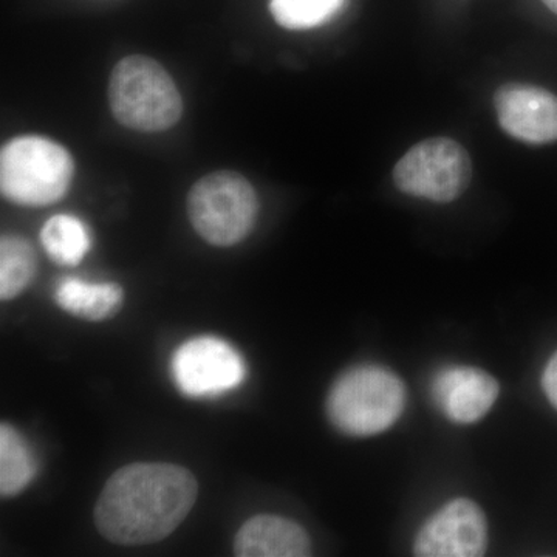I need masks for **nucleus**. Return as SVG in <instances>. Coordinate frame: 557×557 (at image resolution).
Listing matches in <instances>:
<instances>
[{
	"mask_svg": "<svg viewBox=\"0 0 557 557\" xmlns=\"http://www.w3.org/2000/svg\"><path fill=\"white\" fill-rule=\"evenodd\" d=\"M486 548L487 523L482 508L469 498H456L421 527L413 553L421 557H479Z\"/></svg>",
	"mask_w": 557,
	"mask_h": 557,
	"instance_id": "nucleus-8",
	"label": "nucleus"
},
{
	"mask_svg": "<svg viewBox=\"0 0 557 557\" xmlns=\"http://www.w3.org/2000/svg\"><path fill=\"white\" fill-rule=\"evenodd\" d=\"M75 163L67 149L46 137L11 139L0 153L2 196L20 207L42 208L67 194Z\"/></svg>",
	"mask_w": 557,
	"mask_h": 557,
	"instance_id": "nucleus-4",
	"label": "nucleus"
},
{
	"mask_svg": "<svg viewBox=\"0 0 557 557\" xmlns=\"http://www.w3.org/2000/svg\"><path fill=\"white\" fill-rule=\"evenodd\" d=\"M40 244L54 263L75 267L91 247L89 228L75 215H54L40 230Z\"/></svg>",
	"mask_w": 557,
	"mask_h": 557,
	"instance_id": "nucleus-13",
	"label": "nucleus"
},
{
	"mask_svg": "<svg viewBox=\"0 0 557 557\" xmlns=\"http://www.w3.org/2000/svg\"><path fill=\"white\" fill-rule=\"evenodd\" d=\"M123 288L116 284H90L69 277L58 284L54 300L60 309L86 321H104L123 306Z\"/></svg>",
	"mask_w": 557,
	"mask_h": 557,
	"instance_id": "nucleus-12",
	"label": "nucleus"
},
{
	"mask_svg": "<svg viewBox=\"0 0 557 557\" xmlns=\"http://www.w3.org/2000/svg\"><path fill=\"white\" fill-rule=\"evenodd\" d=\"M472 177L469 153L449 138H431L409 149L394 170V182L401 193L449 203L468 189Z\"/></svg>",
	"mask_w": 557,
	"mask_h": 557,
	"instance_id": "nucleus-6",
	"label": "nucleus"
},
{
	"mask_svg": "<svg viewBox=\"0 0 557 557\" xmlns=\"http://www.w3.org/2000/svg\"><path fill=\"white\" fill-rule=\"evenodd\" d=\"M498 124L509 137L527 145L557 141V97L531 84H505L494 95Z\"/></svg>",
	"mask_w": 557,
	"mask_h": 557,
	"instance_id": "nucleus-9",
	"label": "nucleus"
},
{
	"mask_svg": "<svg viewBox=\"0 0 557 557\" xmlns=\"http://www.w3.org/2000/svg\"><path fill=\"white\" fill-rule=\"evenodd\" d=\"M239 557H304L311 555V542L299 523L281 516L262 515L240 527L234 537Z\"/></svg>",
	"mask_w": 557,
	"mask_h": 557,
	"instance_id": "nucleus-11",
	"label": "nucleus"
},
{
	"mask_svg": "<svg viewBox=\"0 0 557 557\" xmlns=\"http://www.w3.org/2000/svg\"><path fill=\"white\" fill-rule=\"evenodd\" d=\"M542 2H544L553 13L557 14V0H542Z\"/></svg>",
	"mask_w": 557,
	"mask_h": 557,
	"instance_id": "nucleus-18",
	"label": "nucleus"
},
{
	"mask_svg": "<svg viewBox=\"0 0 557 557\" xmlns=\"http://www.w3.org/2000/svg\"><path fill=\"white\" fill-rule=\"evenodd\" d=\"M542 387L553 406L557 409V351L549 358L547 368L542 375Z\"/></svg>",
	"mask_w": 557,
	"mask_h": 557,
	"instance_id": "nucleus-17",
	"label": "nucleus"
},
{
	"mask_svg": "<svg viewBox=\"0 0 557 557\" xmlns=\"http://www.w3.org/2000/svg\"><path fill=\"white\" fill-rule=\"evenodd\" d=\"M199 496L197 480L172 463H132L106 483L95 523L113 544L148 545L171 536Z\"/></svg>",
	"mask_w": 557,
	"mask_h": 557,
	"instance_id": "nucleus-1",
	"label": "nucleus"
},
{
	"mask_svg": "<svg viewBox=\"0 0 557 557\" xmlns=\"http://www.w3.org/2000/svg\"><path fill=\"white\" fill-rule=\"evenodd\" d=\"M36 474V460L30 445L21 432L2 423L0 426V493L3 497L21 494Z\"/></svg>",
	"mask_w": 557,
	"mask_h": 557,
	"instance_id": "nucleus-14",
	"label": "nucleus"
},
{
	"mask_svg": "<svg viewBox=\"0 0 557 557\" xmlns=\"http://www.w3.org/2000/svg\"><path fill=\"white\" fill-rule=\"evenodd\" d=\"M171 375L182 394L190 398H215L240 386L247 364L225 339L199 336L186 341L171 359Z\"/></svg>",
	"mask_w": 557,
	"mask_h": 557,
	"instance_id": "nucleus-7",
	"label": "nucleus"
},
{
	"mask_svg": "<svg viewBox=\"0 0 557 557\" xmlns=\"http://www.w3.org/2000/svg\"><path fill=\"white\" fill-rule=\"evenodd\" d=\"M406 406V387L381 366L347 370L333 384L327 412L333 426L350 437H373L397 423Z\"/></svg>",
	"mask_w": 557,
	"mask_h": 557,
	"instance_id": "nucleus-3",
	"label": "nucleus"
},
{
	"mask_svg": "<svg viewBox=\"0 0 557 557\" xmlns=\"http://www.w3.org/2000/svg\"><path fill=\"white\" fill-rule=\"evenodd\" d=\"M258 212V194L237 172H212L189 190L190 223L214 247H233L247 239Z\"/></svg>",
	"mask_w": 557,
	"mask_h": 557,
	"instance_id": "nucleus-5",
	"label": "nucleus"
},
{
	"mask_svg": "<svg viewBox=\"0 0 557 557\" xmlns=\"http://www.w3.org/2000/svg\"><path fill=\"white\" fill-rule=\"evenodd\" d=\"M346 0H270V10L278 25L288 30H310L332 20Z\"/></svg>",
	"mask_w": 557,
	"mask_h": 557,
	"instance_id": "nucleus-16",
	"label": "nucleus"
},
{
	"mask_svg": "<svg viewBox=\"0 0 557 557\" xmlns=\"http://www.w3.org/2000/svg\"><path fill=\"white\" fill-rule=\"evenodd\" d=\"M113 116L127 129L163 132L182 119V95L159 62L141 54L124 58L109 81Z\"/></svg>",
	"mask_w": 557,
	"mask_h": 557,
	"instance_id": "nucleus-2",
	"label": "nucleus"
},
{
	"mask_svg": "<svg viewBox=\"0 0 557 557\" xmlns=\"http://www.w3.org/2000/svg\"><path fill=\"white\" fill-rule=\"evenodd\" d=\"M432 398L457 424L478 423L497 401L498 383L483 370L453 366L440 370L431 386Z\"/></svg>",
	"mask_w": 557,
	"mask_h": 557,
	"instance_id": "nucleus-10",
	"label": "nucleus"
},
{
	"mask_svg": "<svg viewBox=\"0 0 557 557\" xmlns=\"http://www.w3.org/2000/svg\"><path fill=\"white\" fill-rule=\"evenodd\" d=\"M36 255L30 242L21 236L0 240V298H17L32 284L36 273Z\"/></svg>",
	"mask_w": 557,
	"mask_h": 557,
	"instance_id": "nucleus-15",
	"label": "nucleus"
}]
</instances>
